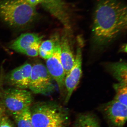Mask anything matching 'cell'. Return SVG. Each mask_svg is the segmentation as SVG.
Masks as SVG:
<instances>
[{
    "mask_svg": "<svg viewBox=\"0 0 127 127\" xmlns=\"http://www.w3.org/2000/svg\"><path fill=\"white\" fill-rule=\"evenodd\" d=\"M72 127H101L99 119L95 114L86 112L77 116Z\"/></svg>",
    "mask_w": 127,
    "mask_h": 127,
    "instance_id": "obj_14",
    "label": "cell"
},
{
    "mask_svg": "<svg viewBox=\"0 0 127 127\" xmlns=\"http://www.w3.org/2000/svg\"><path fill=\"white\" fill-rule=\"evenodd\" d=\"M0 127H15L6 112L4 114L0 122Z\"/></svg>",
    "mask_w": 127,
    "mask_h": 127,
    "instance_id": "obj_20",
    "label": "cell"
},
{
    "mask_svg": "<svg viewBox=\"0 0 127 127\" xmlns=\"http://www.w3.org/2000/svg\"><path fill=\"white\" fill-rule=\"evenodd\" d=\"M32 65L25 63L4 75V84L12 88L27 89H29Z\"/></svg>",
    "mask_w": 127,
    "mask_h": 127,
    "instance_id": "obj_9",
    "label": "cell"
},
{
    "mask_svg": "<svg viewBox=\"0 0 127 127\" xmlns=\"http://www.w3.org/2000/svg\"><path fill=\"white\" fill-rule=\"evenodd\" d=\"M121 51H122V52H127V45H125L123 46L122 47V48H121Z\"/></svg>",
    "mask_w": 127,
    "mask_h": 127,
    "instance_id": "obj_22",
    "label": "cell"
},
{
    "mask_svg": "<svg viewBox=\"0 0 127 127\" xmlns=\"http://www.w3.org/2000/svg\"><path fill=\"white\" fill-rule=\"evenodd\" d=\"M98 110L108 127H124L127 120V106L113 99L100 105Z\"/></svg>",
    "mask_w": 127,
    "mask_h": 127,
    "instance_id": "obj_6",
    "label": "cell"
},
{
    "mask_svg": "<svg viewBox=\"0 0 127 127\" xmlns=\"http://www.w3.org/2000/svg\"><path fill=\"white\" fill-rule=\"evenodd\" d=\"M127 6L118 0H102L94 16V42L97 45H106L127 30Z\"/></svg>",
    "mask_w": 127,
    "mask_h": 127,
    "instance_id": "obj_1",
    "label": "cell"
},
{
    "mask_svg": "<svg viewBox=\"0 0 127 127\" xmlns=\"http://www.w3.org/2000/svg\"><path fill=\"white\" fill-rule=\"evenodd\" d=\"M108 70L118 83L127 84V62L120 61L108 64Z\"/></svg>",
    "mask_w": 127,
    "mask_h": 127,
    "instance_id": "obj_13",
    "label": "cell"
},
{
    "mask_svg": "<svg viewBox=\"0 0 127 127\" xmlns=\"http://www.w3.org/2000/svg\"><path fill=\"white\" fill-rule=\"evenodd\" d=\"M1 68V69L0 71V122L2 116L6 112L2 104V91L4 89V77L5 74L4 72L3 68Z\"/></svg>",
    "mask_w": 127,
    "mask_h": 127,
    "instance_id": "obj_18",
    "label": "cell"
},
{
    "mask_svg": "<svg viewBox=\"0 0 127 127\" xmlns=\"http://www.w3.org/2000/svg\"><path fill=\"white\" fill-rule=\"evenodd\" d=\"M43 37L34 33L21 34L10 45V47L16 52L23 53L35 43L42 41Z\"/></svg>",
    "mask_w": 127,
    "mask_h": 127,
    "instance_id": "obj_11",
    "label": "cell"
},
{
    "mask_svg": "<svg viewBox=\"0 0 127 127\" xmlns=\"http://www.w3.org/2000/svg\"><path fill=\"white\" fill-rule=\"evenodd\" d=\"M31 111L33 127H71L69 111L58 103H37Z\"/></svg>",
    "mask_w": 127,
    "mask_h": 127,
    "instance_id": "obj_2",
    "label": "cell"
},
{
    "mask_svg": "<svg viewBox=\"0 0 127 127\" xmlns=\"http://www.w3.org/2000/svg\"><path fill=\"white\" fill-rule=\"evenodd\" d=\"M52 77L46 66L37 63L32 65L29 89L35 94L48 95L55 91Z\"/></svg>",
    "mask_w": 127,
    "mask_h": 127,
    "instance_id": "obj_5",
    "label": "cell"
},
{
    "mask_svg": "<svg viewBox=\"0 0 127 127\" xmlns=\"http://www.w3.org/2000/svg\"><path fill=\"white\" fill-rule=\"evenodd\" d=\"M37 15L35 7L25 0H0V19L10 27L26 28L34 22Z\"/></svg>",
    "mask_w": 127,
    "mask_h": 127,
    "instance_id": "obj_3",
    "label": "cell"
},
{
    "mask_svg": "<svg viewBox=\"0 0 127 127\" xmlns=\"http://www.w3.org/2000/svg\"><path fill=\"white\" fill-rule=\"evenodd\" d=\"M41 4L62 23L65 31L70 32L71 26L70 16L64 3L61 0H43Z\"/></svg>",
    "mask_w": 127,
    "mask_h": 127,
    "instance_id": "obj_10",
    "label": "cell"
},
{
    "mask_svg": "<svg viewBox=\"0 0 127 127\" xmlns=\"http://www.w3.org/2000/svg\"><path fill=\"white\" fill-rule=\"evenodd\" d=\"M31 5L35 7L39 4H41L43 0H25Z\"/></svg>",
    "mask_w": 127,
    "mask_h": 127,
    "instance_id": "obj_21",
    "label": "cell"
},
{
    "mask_svg": "<svg viewBox=\"0 0 127 127\" xmlns=\"http://www.w3.org/2000/svg\"><path fill=\"white\" fill-rule=\"evenodd\" d=\"M116 95L113 99L127 106V84L118 83L113 85Z\"/></svg>",
    "mask_w": 127,
    "mask_h": 127,
    "instance_id": "obj_17",
    "label": "cell"
},
{
    "mask_svg": "<svg viewBox=\"0 0 127 127\" xmlns=\"http://www.w3.org/2000/svg\"><path fill=\"white\" fill-rule=\"evenodd\" d=\"M42 42L35 43L25 52L23 54L29 57H37L39 55V47Z\"/></svg>",
    "mask_w": 127,
    "mask_h": 127,
    "instance_id": "obj_19",
    "label": "cell"
},
{
    "mask_svg": "<svg viewBox=\"0 0 127 127\" xmlns=\"http://www.w3.org/2000/svg\"><path fill=\"white\" fill-rule=\"evenodd\" d=\"M65 33L66 34L60 39L59 43L61 48V60L65 70L66 76L73 66L75 56L68 37V34L70 32L65 31Z\"/></svg>",
    "mask_w": 127,
    "mask_h": 127,
    "instance_id": "obj_12",
    "label": "cell"
},
{
    "mask_svg": "<svg viewBox=\"0 0 127 127\" xmlns=\"http://www.w3.org/2000/svg\"><path fill=\"white\" fill-rule=\"evenodd\" d=\"M54 38L42 41L39 47V55L42 59L47 60L52 56L57 43L59 41V36L55 35Z\"/></svg>",
    "mask_w": 127,
    "mask_h": 127,
    "instance_id": "obj_15",
    "label": "cell"
},
{
    "mask_svg": "<svg viewBox=\"0 0 127 127\" xmlns=\"http://www.w3.org/2000/svg\"><path fill=\"white\" fill-rule=\"evenodd\" d=\"M33 100L32 92L27 89L11 88L2 91L3 106L6 112L12 116L31 107Z\"/></svg>",
    "mask_w": 127,
    "mask_h": 127,
    "instance_id": "obj_4",
    "label": "cell"
},
{
    "mask_svg": "<svg viewBox=\"0 0 127 127\" xmlns=\"http://www.w3.org/2000/svg\"><path fill=\"white\" fill-rule=\"evenodd\" d=\"M73 66L66 75L64 80L65 96L64 103L67 104L73 92L79 84L82 75V51L81 47L78 46Z\"/></svg>",
    "mask_w": 127,
    "mask_h": 127,
    "instance_id": "obj_7",
    "label": "cell"
},
{
    "mask_svg": "<svg viewBox=\"0 0 127 127\" xmlns=\"http://www.w3.org/2000/svg\"><path fill=\"white\" fill-rule=\"evenodd\" d=\"M59 41L60 39L57 43L52 56L46 60V66L52 79L56 82L61 95L64 98L65 72L61 60Z\"/></svg>",
    "mask_w": 127,
    "mask_h": 127,
    "instance_id": "obj_8",
    "label": "cell"
},
{
    "mask_svg": "<svg viewBox=\"0 0 127 127\" xmlns=\"http://www.w3.org/2000/svg\"><path fill=\"white\" fill-rule=\"evenodd\" d=\"M31 107L12 116L17 127H33L32 123Z\"/></svg>",
    "mask_w": 127,
    "mask_h": 127,
    "instance_id": "obj_16",
    "label": "cell"
}]
</instances>
